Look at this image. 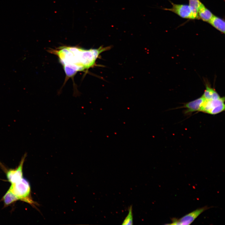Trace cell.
<instances>
[{
    "label": "cell",
    "instance_id": "obj_1",
    "mask_svg": "<svg viewBox=\"0 0 225 225\" xmlns=\"http://www.w3.org/2000/svg\"><path fill=\"white\" fill-rule=\"evenodd\" d=\"M111 48L110 46L100 47L98 49L85 50L76 47L64 46L53 50V53L59 58L67 76L70 77L77 71L93 67L99 55Z\"/></svg>",
    "mask_w": 225,
    "mask_h": 225
},
{
    "label": "cell",
    "instance_id": "obj_2",
    "mask_svg": "<svg viewBox=\"0 0 225 225\" xmlns=\"http://www.w3.org/2000/svg\"><path fill=\"white\" fill-rule=\"evenodd\" d=\"M18 198L31 205L35 203L30 197L31 188L29 182L23 178L17 182L11 184L9 189Z\"/></svg>",
    "mask_w": 225,
    "mask_h": 225
},
{
    "label": "cell",
    "instance_id": "obj_3",
    "mask_svg": "<svg viewBox=\"0 0 225 225\" xmlns=\"http://www.w3.org/2000/svg\"><path fill=\"white\" fill-rule=\"evenodd\" d=\"M225 98L220 97L216 100H205L200 111L212 115H215L225 110Z\"/></svg>",
    "mask_w": 225,
    "mask_h": 225
},
{
    "label": "cell",
    "instance_id": "obj_4",
    "mask_svg": "<svg viewBox=\"0 0 225 225\" xmlns=\"http://www.w3.org/2000/svg\"><path fill=\"white\" fill-rule=\"evenodd\" d=\"M210 207L205 206L198 208L185 215L180 218H171L172 222L167 225H188L190 224L202 213Z\"/></svg>",
    "mask_w": 225,
    "mask_h": 225
},
{
    "label": "cell",
    "instance_id": "obj_5",
    "mask_svg": "<svg viewBox=\"0 0 225 225\" xmlns=\"http://www.w3.org/2000/svg\"><path fill=\"white\" fill-rule=\"evenodd\" d=\"M170 2L172 7L171 8H165L164 10L172 12L183 18L199 19L198 16L193 13L189 5L176 4Z\"/></svg>",
    "mask_w": 225,
    "mask_h": 225
},
{
    "label": "cell",
    "instance_id": "obj_6",
    "mask_svg": "<svg viewBox=\"0 0 225 225\" xmlns=\"http://www.w3.org/2000/svg\"><path fill=\"white\" fill-rule=\"evenodd\" d=\"M27 153H25L22 158L19 164L16 169H10L7 172L8 180L11 183H14L20 180L23 178L22 168Z\"/></svg>",
    "mask_w": 225,
    "mask_h": 225
},
{
    "label": "cell",
    "instance_id": "obj_7",
    "mask_svg": "<svg viewBox=\"0 0 225 225\" xmlns=\"http://www.w3.org/2000/svg\"><path fill=\"white\" fill-rule=\"evenodd\" d=\"M202 96L195 100L184 103L182 107L186 108L185 113H190L196 111H200L203 103L205 100Z\"/></svg>",
    "mask_w": 225,
    "mask_h": 225
},
{
    "label": "cell",
    "instance_id": "obj_8",
    "mask_svg": "<svg viewBox=\"0 0 225 225\" xmlns=\"http://www.w3.org/2000/svg\"><path fill=\"white\" fill-rule=\"evenodd\" d=\"M213 16V13L202 4L198 12L199 19L208 23Z\"/></svg>",
    "mask_w": 225,
    "mask_h": 225
},
{
    "label": "cell",
    "instance_id": "obj_9",
    "mask_svg": "<svg viewBox=\"0 0 225 225\" xmlns=\"http://www.w3.org/2000/svg\"><path fill=\"white\" fill-rule=\"evenodd\" d=\"M208 23L221 32L225 33V22L222 18L214 15Z\"/></svg>",
    "mask_w": 225,
    "mask_h": 225
},
{
    "label": "cell",
    "instance_id": "obj_10",
    "mask_svg": "<svg viewBox=\"0 0 225 225\" xmlns=\"http://www.w3.org/2000/svg\"><path fill=\"white\" fill-rule=\"evenodd\" d=\"M202 96L206 100H216L221 97L214 89L207 85L206 89Z\"/></svg>",
    "mask_w": 225,
    "mask_h": 225
},
{
    "label": "cell",
    "instance_id": "obj_11",
    "mask_svg": "<svg viewBox=\"0 0 225 225\" xmlns=\"http://www.w3.org/2000/svg\"><path fill=\"white\" fill-rule=\"evenodd\" d=\"M3 200L5 206H8L19 200L13 193L8 190L3 196Z\"/></svg>",
    "mask_w": 225,
    "mask_h": 225
},
{
    "label": "cell",
    "instance_id": "obj_12",
    "mask_svg": "<svg viewBox=\"0 0 225 225\" xmlns=\"http://www.w3.org/2000/svg\"><path fill=\"white\" fill-rule=\"evenodd\" d=\"M188 0L189 4V5L191 8L193 13L198 17V11L200 8L203 3H202L200 0Z\"/></svg>",
    "mask_w": 225,
    "mask_h": 225
},
{
    "label": "cell",
    "instance_id": "obj_13",
    "mask_svg": "<svg viewBox=\"0 0 225 225\" xmlns=\"http://www.w3.org/2000/svg\"><path fill=\"white\" fill-rule=\"evenodd\" d=\"M128 213L123 221L122 225H131L133 224V218L132 206L128 208Z\"/></svg>",
    "mask_w": 225,
    "mask_h": 225
}]
</instances>
